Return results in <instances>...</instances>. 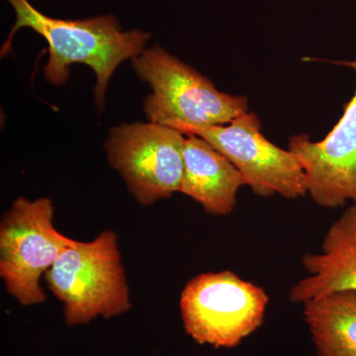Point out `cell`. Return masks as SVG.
<instances>
[{"instance_id":"9c48e42d","label":"cell","mask_w":356,"mask_h":356,"mask_svg":"<svg viewBox=\"0 0 356 356\" xmlns=\"http://www.w3.org/2000/svg\"><path fill=\"white\" fill-rule=\"evenodd\" d=\"M307 273L289 292L291 303L304 304L337 292H356V205L332 222L321 250L301 259Z\"/></svg>"},{"instance_id":"277c9868","label":"cell","mask_w":356,"mask_h":356,"mask_svg":"<svg viewBox=\"0 0 356 356\" xmlns=\"http://www.w3.org/2000/svg\"><path fill=\"white\" fill-rule=\"evenodd\" d=\"M269 297L233 271L199 274L185 285L179 307L185 332L199 344L232 348L259 330Z\"/></svg>"},{"instance_id":"52a82bcc","label":"cell","mask_w":356,"mask_h":356,"mask_svg":"<svg viewBox=\"0 0 356 356\" xmlns=\"http://www.w3.org/2000/svg\"><path fill=\"white\" fill-rule=\"evenodd\" d=\"M188 134L207 140L224 154L255 195L271 197L277 194L286 199L306 195L305 173L298 159L262 135L257 114L248 111L228 124L191 129L184 135Z\"/></svg>"},{"instance_id":"8fae6325","label":"cell","mask_w":356,"mask_h":356,"mask_svg":"<svg viewBox=\"0 0 356 356\" xmlns=\"http://www.w3.org/2000/svg\"><path fill=\"white\" fill-rule=\"evenodd\" d=\"M303 307L318 356H356V292L334 293Z\"/></svg>"},{"instance_id":"5b68a950","label":"cell","mask_w":356,"mask_h":356,"mask_svg":"<svg viewBox=\"0 0 356 356\" xmlns=\"http://www.w3.org/2000/svg\"><path fill=\"white\" fill-rule=\"evenodd\" d=\"M50 198L18 197L0 222V276L7 293L23 306L46 301L40 280L65 250L77 241L54 225Z\"/></svg>"},{"instance_id":"ba28073f","label":"cell","mask_w":356,"mask_h":356,"mask_svg":"<svg viewBox=\"0 0 356 356\" xmlns=\"http://www.w3.org/2000/svg\"><path fill=\"white\" fill-rule=\"evenodd\" d=\"M356 72V60L336 62ZM289 149L306 177L307 194L323 208L356 205V91L327 137L312 142L308 134L290 138Z\"/></svg>"},{"instance_id":"30bf717a","label":"cell","mask_w":356,"mask_h":356,"mask_svg":"<svg viewBox=\"0 0 356 356\" xmlns=\"http://www.w3.org/2000/svg\"><path fill=\"white\" fill-rule=\"evenodd\" d=\"M242 173L207 140L188 134L184 142V175L179 192L214 216H227L236 205Z\"/></svg>"},{"instance_id":"7a4b0ae2","label":"cell","mask_w":356,"mask_h":356,"mask_svg":"<svg viewBox=\"0 0 356 356\" xmlns=\"http://www.w3.org/2000/svg\"><path fill=\"white\" fill-rule=\"evenodd\" d=\"M132 65L151 88L143 104L149 122L184 134L228 124L248 112L247 97L221 92L208 77L159 44L133 58Z\"/></svg>"},{"instance_id":"8992f818","label":"cell","mask_w":356,"mask_h":356,"mask_svg":"<svg viewBox=\"0 0 356 356\" xmlns=\"http://www.w3.org/2000/svg\"><path fill=\"white\" fill-rule=\"evenodd\" d=\"M184 134L153 123L121 124L105 142L110 165L143 206L179 192L184 175Z\"/></svg>"},{"instance_id":"6da1fadb","label":"cell","mask_w":356,"mask_h":356,"mask_svg":"<svg viewBox=\"0 0 356 356\" xmlns=\"http://www.w3.org/2000/svg\"><path fill=\"white\" fill-rule=\"evenodd\" d=\"M14 13L15 23L2 46L1 58L11 51L16 33L29 28L48 43L49 60L44 77L54 86H63L70 79L74 64L88 65L95 72V104L98 112L105 106V95L112 74L124 60H133L147 49L151 33L143 30L122 29L112 14L81 20L49 17L28 0H6Z\"/></svg>"},{"instance_id":"3957f363","label":"cell","mask_w":356,"mask_h":356,"mask_svg":"<svg viewBox=\"0 0 356 356\" xmlns=\"http://www.w3.org/2000/svg\"><path fill=\"white\" fill-rule=\"evenodd\" d=\"M44 280L64 305L70 327L117 317L132 308L118 236L111 229L90 242L77 241L47 270Z\"/></svg>"}]
</instances>
